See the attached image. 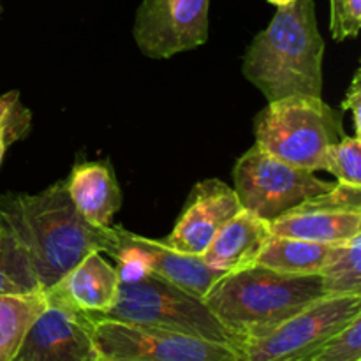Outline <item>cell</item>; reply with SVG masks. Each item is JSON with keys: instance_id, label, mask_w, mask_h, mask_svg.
Wrapping results in <instances>:
<instances>
[{"instance_id": "cell-1", "label": "cell", "mask_w": 361, "mask_h": 361, "mask_svg": "<svg viewBox=\"0 0 361 361\" xmlns=\"http://www.w3.org/2000/svg\"><path fill=\"white\" fill-rule=\"evenodd\" d=\"M0 217L23 249L42 291L90 252L109 254L115 247V226H92L71 201L66 180L37 194H4Z\"/></svg>"}, {"instance_id": "cell-2", "label": "cell", "mask_w": 361, "mask_h": 361, "mask_svg": "<svg viewBox=\"0 0 361 361\" xmlns=\"http://www.w3.org/2000/svg\"><path fill=\"white\" fill-rule=\"evenodd\" d=\"M324 39L314 0L277 7L268 27L245 49L242 73L268 102L323 95Z\"/></svg>"}, {"instance_id": "cell-3", "label": "cell", "mask_w": 361, "mask_h": 361, "mask_svg": "<svg viewBox=\"0 0 361 361\" xmlns=\"http://www.w3.org/2000/svg\"><path fill=\"white\" fill-rule=\"evenodd\" d=\"M324 296L321 275L279 274L261 264L222 275L204 303L235 341L268 334Z\"/></svg>"}, {"instance_id": "cell-4", "label": "cell", "mask_w": 361, "mask_h": 361, "mask_svg": "<svg viewBox=\"0 0 361 361\" xmlns=\"http://www.w3.org/2000/svg\"><path fill=\"white\" fill-rule=\"evenodd\" d=\"M344 115L323 97L293 95L268 102L254 118L256 145L307 171H326L330 148L345 136Z\"/></svg>"}, {"instance_id": "cell-5", "label": "cell", "mask_w": 361, "mask_h": 361, "mask_svg": "<svg viewBox=\"0 0 361 361\" xmlns=\"http://www.w3.org/2000/svg\"><path fill=\"white\" fill-rule=\"evenodd\" d=\"M97 317L178 331L235 348L229 331L203 298L145 270L120 279L115 305Z\"/></svg>"}, {"instance_id": "cell-6", "label": "cell", "mask_w": 361, "mask_h": 361, "mask_svg": "<svg viewBox=\"0 0 361 361\" xmlns=\"http://www.w3.org/2000/svg\"><path fill=\"white\" fill-rule=\"evenodd\" d=\"M233 178L243 210L267 222L334 187V182L319 180L312 171L288 164L256 143L236 161Z\"/></svg>"}, {"instance_id": "cell-7", "label": "cell", "mask_w": 361, "mask_h": 361, "mask_svg": "<svg viewBox=\"0 0 361 361\" xmlns=\"http://www.w3.org/2000/svg\"><path fill=\"white\" fill-rule=\"evenodd\" d=\"M90 317L101 361H242L231 345L178 331Z\"/></svg>"}, {"instance_id": "cell-8", "label": "cell", "mask_w": 361, "mask_h": 361, "mask_svg": "<svg viewBox=\"0 0 361 361\" xmlns=\"http://www.w3.org/2000/svg\"><path fill=\"white\" fill-rule=\"evenodd\" d=\"M361 316V295L323 296L268 334L236 344L242 361H295Z\"/></svg>"}, {"instance_id": "cell-9", "label": "cell", "mask_w": 361, "mask_h": 361, "mask_svg": "<svg viewBox=\"0 0 361 361\" xmlns=\"http://www.w3.org/2000/svg\"><path fill=\"white\" fill-rule=\"evenodd\" d=\"M210 0H141L134 14L133 37L154 60L192 51L208 41Z\"/></svg>"}, {"instance_id": "cell-10", "label": "cell", "mask_w": 361, "mask_h": 361, "mask_svg": "<svg viewBox=\"0 0 361 361\" xmlns=\"http://www.w3.org/2000/svg\"><path fill=\"white\" fill-rule=\"evenodd\" d=\"M115 247L109 256L120 263V279L130 277L140 271H150L197 298H204L212 286L226 275L207 264L201 256H189L171 249L164 240L147 238L115 226Z\"/></svg>"}, {"instance_id": "cell-11", "label": "cell", "mask_w": 361, "mask_h": 361, "mask_svg": "<svg viewBox=\"0 0 361 361\" xmlns=\"http://www.w3.org/2000/svg\"><path fill=\"white\" fill-rule=\"evenodd\" d=\"M14 360L101 361L92 337V317L46 296L44 309L28 326Z\"/></svg>"}, {"instance_id": "cell-12", "label": "cell", "mask_w": 361, "mask_h": 361, "mask_svg": "<svg viewBox=\"0 0 361 361\" xmlns=\"http://www.w3.org/2000/svg\"><path fill=\"white\" fill-rule=\"evenodd\" d=\"M242 210L235 189L217 178L197 182L190 189L176 224L164 240L171 249L203 256L219 229Z\"/></svg>"}, {"instance_id": "cell-13", "label": "cell", "mask_w": 361, "mask_h": 361, "mask_svg": "<svg viewBox=\"0 0 361 361\" xmlns=\"http://www.w3.org/2000/svg\"><path fill=\"white\" fill-rule=\"evenodd\" d=\"M118 286V270L102 257V252H90L44 295L78 312L102 316L115 305Z\"/></svg>"}, {"instance_id": "cell-14", "label": "cell", "mask_w": 361, "mask_h": 361, "mask_svg": "<svg viewBox=\"0 0 361 361\" xmlns=\"http://www.w3.org/2000/svg\"><path fill=\"white\" fill-rule=\"evenodd\" d=\"M271 235L316 243H344L361 235V212L335 210L314 197L270 222Z\"/></svg>"}, {"instance_id": "cell-15", "label": "cell", "mask_w": 361, "mask_h": 361, "mask_svg": "<svg viewBox=\"0 0 361 361\" xmlns=\"http://www.w3.org/2000/svg\"><path fill=\"white\" fill-rule=\"evenodd\" d=\"M66 187L76 210L92 226H113L116 212L122 208V190L109 161L78 162Z\"/></svg>"}, {"instance_id": "cell-16", "label": "cell", "mask_w": 361, "mask_h": 361, "mask_svg": "<svg viewBox=\"0 0 361 361\" xmlns=\"http://www.w3.org/2000/svg\"><path fill=\"white\" fill-rule=\"evenodd\" d=\"M270 235V222L242 208L219 229L201 257L212 268L224 274L243 270L256 264Z\"/></svg>"}, {"instance_id": "cell-17", "label": "cell", "mask_w": 361, "mask_h": 361, "mask_svg": "<svg viewBox=\"0 0 361 361\" xmlns=\"http://www.w3.org/2000/svg\"><path fill=\"white\" fill-rule=\"evenodd\" d=\"M345 243V242H344ZM342 243H316L270 235L256 264L279 274L319 275Z\"/></svg>"}, {"instance_id": "cell-18", "label": "cell", "mask_w": 361, "mask_h": 361, "mask_svg": "<svg viewBox=\"0 0 361 361\" xmlns=\"http://www.w3.org/2000/svg\"><path fill=\"white\" fill-rule=\"evenodd\" d=\"M46 305L44 291L0 295V361H13L28 326Z\"/></svg>"}, {"instance_id": "cell-19", "label": "cell", "mask_w": 361, "mask_h": 361, "mask_svg": "<svg viewBox=\"0 0 361 361\" xmlns=\"http://www.w3.org/2000/svg\"><path fill=\"white\" fill-rule=\"evenodd\" d=\"M41 291L23 249L0 217V295H32Z\"/></svg>"}, {"instance_id": "cell-20", "label": "cell", "mask_w": 361, "mask_h": 361, "mask_svg": "<svg viewBox=\"0 0 361 361\" xmlns=\"http://www.w3.org/2000/svg\"><path fill=\"white\" fill-rule=\"evenodd\" d=\"M319 275L324 296L361 295V235L342 243Z\"/></svg>"}, {"instance_id": "cell-21", "label": "cell", "mask_w": 361, "mask_h": 361, "mask_svg": "<svg viewBox=\"0 0 361 361\" xmlns=\"http://www.w3.org/2000/svg\"><path fill=\"white\" fill-rule=\"evenodd\" d=\"M295 361H361V316Z\"/></svg>"}, {"instance_id": "cell-22", "label": "cell", "mask_w": 361, "mask_h": 361, "mask_svg": "<svg viewBox=\"0 0 361 361\" xmlns=\"http://www.w3.org/2000/svg\"><path fill=\"white\" fill-rule=\"evenodd\" d=\"M326 171L331 173L338 183L361 187V136H344L330 148Z\"/></svg>"}, {"instance_id": "cell-23", "label": "cell", "mask_w": 361, "mask_h": 361, "mask_svg": "<svg viewBox=\"0 0 361 361\" xmlns=\"http://www.w3.org/2000/svg\"><path fill=\"white\" fill-rule=\"evenodd\" d=\"M32 127V113L21 102L20 92L11 90L0 95V130H9L16 141L28 136Z\"/></svg>"}, {"instance_id": "cell-24", "label": "cell", "mask_w": 361, "mask_h": 361, "mask_svg": "<svg viewBox=\"0 0 361 361\" xmlns=\"http://www.w3.org/2000/svg\"><path fill=\"white\" fill-rule=\"evenodd\" d=\"M361 28V0H342L337 23L330 28L335 41L358 37Z\"/></svg>"}, {"instance_id": "cell-25", "label": "cell", "mask_w": 361, "mask_h": 361, "mask_svg": "<svg viewBox=\"0 0 361 361\" xmlns=\"http://www.w3.org/2000/svg\"><path fill=\"white\" fill-rule=\"evenodd\" d=\"M361 71L358 69L353 76L351 85L348 88L344 102H342V109H349L353 113V120H355V136H361V81H360Z\"/></svg>"}, {"instance_id": "cell-26", "label": "cell", "mask_w": 361, "mask_h": 361, "mask_svg": "<svg viewBox=\"0 0 361 361\" xmlns=\"http://www.w3.org/2000/svg\"><path fill=\"white\" fill-rule=\"evenodd\" d=\"M14 137L13 134L9 133V130H0V166H2V161L4 157H6V152H7V147H11V145L14 143Z\"/></svg>"}, {"instance_id": "cell-27", "label": "cell", "mask_w": 361, "mask_h": 361, "mask_svg": "<svg viewBox=\"0 0 361 361\" xmlns=\"http://www.w3.org/2000/svg\"><path fill=\"white\" fill-rule=\"evenodd\" d=\"M342 0H330V28L337 23L338 11H341Z\"/></svg>"}, {"instance_id": "cell-28", "label": "cell", "mask_w": 361, "mask_h": 361, "mask_svg": "<svg viewBox=\"0 0 361 361\" xmlns=\"http://www.w3.org/2000/svg\"><path fill=\"white\" fill-rule=\"evenodd\" d=\"M270 4H274L275 7H281V6H288V4L295 2V0H268Z\"/></svg>"}, {"instance_id": "cell-29", "label": "cell", "mask_w": 361, "mask_h": 361, "mask_svg": "<svg viewBox=\"0 0 361 361\" xmlns=\"http://www.w3.org/2000/svg\"><path fill=\"white\" fill-rule=\"evenodd\" d=\"M0 13H2V0H0Z\"/></svg>"}, {"instance_id": "cell-30", "label": "cell", "mask_w": 361, "mask_h": 361, "mask_svg": "<svg viewBox=\"0 0 361 361\" xmlns=\"http://www.w3.org/2000/svg\"><path fill=\"white\" fill-rule=\"evenodd\" d=\"M13 361H18V360H13Z\"/></svg>"}]
</instances>
